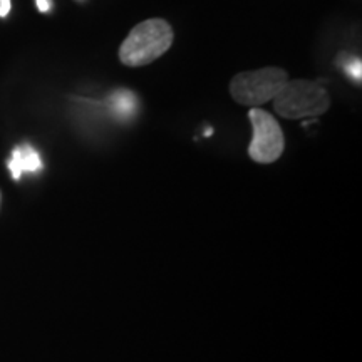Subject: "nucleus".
Segmentation results:
<instances>
[{
  "mask_svg": "<svg viewBox=\"0 0 362 362\" xmlns=\"http://www.w3.org/2000/svg\"><path fill=\"white\" fill-rule=\"evenodd\" d=\"M173 44V29L166 21L149 19L134 25L119 47L124 66L141 67L155 62Z\"/></svg>",
  "mask_w": 362,
  "mask_h": 362,
  "instance_id": "f257e3e1",
  "label": "nucleus"
},
{
  "mask_svg": "<svg viewBox=\"0 0 362 362\" xmlns=\"http://www.w3.org/2000/svg\"><path fill=\"white\" fill-rule=\"evenodd\" d=\"M274 107L287 119H304L324 115L329 110L330 99L322 86L312 81H287L274 99Z\"/></svg>",
  "mask_w": 362,
  "mask_h": 362,
  "instance_id": "f03ea898",
  "label": "nucleus"
},
{
  "mask_svg": "<svg viewBox=\"0 0 362 362\" xmlns=\"http://www.w3.org/2000/svg\"><path fill=\"white\" fill-rule=\"evenodd\" d=\"M287 81L288 74L280 67L240 72L230 83V94L238 104L257 107L277 96Z\"/></svg>",
  "mask_w": 362,
  "mask_h": 362,
  "instance_id": "7ed1b4c3",
  "label": "nucleus"
},
{
  "mask_svg": "<svg viewBox=\"0 0 362 362\" xmlns=\"http://www.w3.org/2000/svg\"><path fill=\"white\" fill-rule=\"evenodd\" d=\"M253 128V138L248 146V155L257 163H274L282 156L285 139L280 124L275 117L259 107H252L248 112Z\"/></svg>",
  "mask_w": 362,
  "mask_h": 362,
  "instance_id": "20e7f679",
  "label": "nucleus"
},
{
  "mask_svg": "<svg viewBox=\"0 0 362 362\" xmlns=\"http://www.w3.org/2000/svg\"><path fill=\"white\" fill-rule=\"evenodd\" d=\"M8 170H11L13 180H19L24 173H35V171L42 170V161L33 146L24 144V146L16 148L12 151Z\"/></svg>",
  "mask_w": 362,
  "mask_h": 362,
  "instance_id": "39448f33",
  "label": "nucleus"
},
{
  "mask_svg": "<svg viewBox=\"0 0 362 362\" xmlns=\"http://www.w3.org/2000/svg\"><path fill=\"white\" fill-rule=\"evenodd\" d=\"M138 98L131 90L119 89L110 98V107L117 119H129L138 111Z\"/></svg>",
  "mask_w": 362,
  "mask_h": 362,
  "instance_id": "423d86ee",
  "label": "nucleus"
},
{
  "mask_svg": "<svg viewBox=\"0 0 362 362\" xmlns=\"http://www.w3.org/2000/svg\"><path fill=\"white\" fill-rule=\"evenodd\" d=\"M344 69H346L347 74L351 76L352 81H357V83H361V78H362L361 59H351L349 62H344Z\"/></svg>",
  "mask_w": 362,
  "mask_h": 362,
  "instance_id": "0eeeda50",
  "label": "nucleus"
},
{
  "mask_svg": "<svg viewBox=\"0 0 362 362\" xmlns=\"http://www.w3.org/2000/svg\"><path fill=\"white\" fill-rule=\"evenodd\" d=\"M11 12V0H0V17H7Z\"/></svg>",
  "mask_w": 362,
  "mask_h": 362,
  "instance_id": "6e6552de",
  "label": "nucleus"
},
{
  "mask_svg": "<svg viewBox=\"0 0 362 362\" xmlns=\"http://www.w3.org/2000/svg\"><path fill=\"white\" fill-rule=\"evenodd\" d=\"M35 2H37V8L40 12L51 11V0H35Z\"/></svg>",
  "mask_w": 362,
  "mask_h": 362,
  "instance_id": "1a4fd4ad",
  "label": "nucleus"
}]
</instances>
